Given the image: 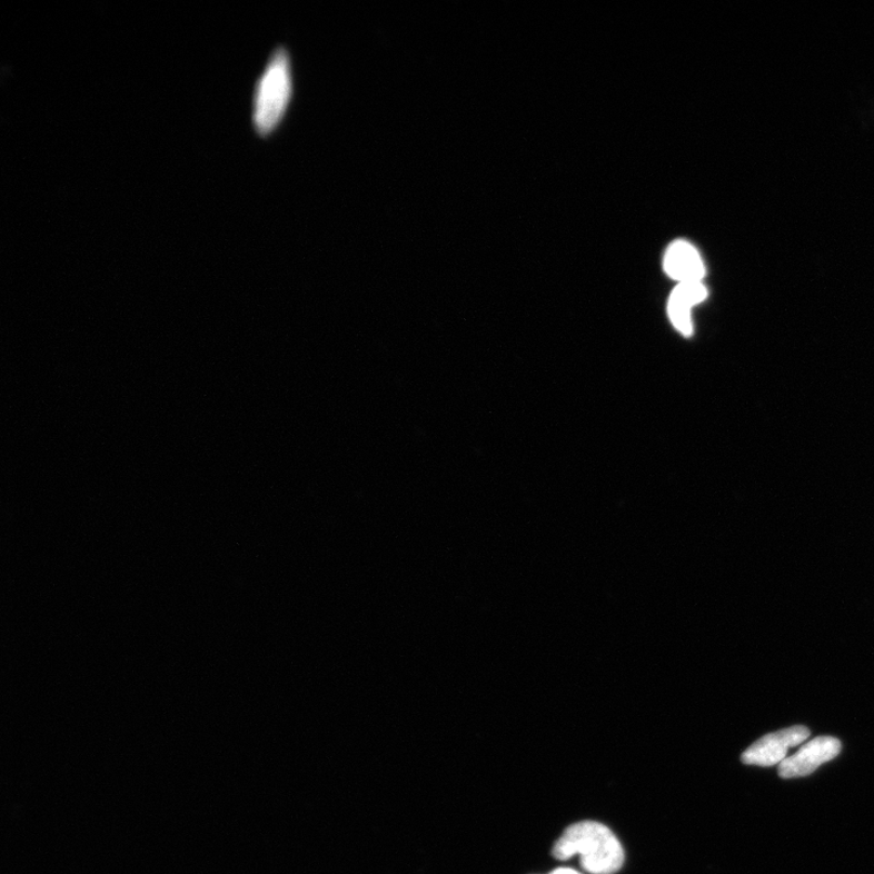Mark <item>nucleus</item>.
I'll return each instance as SVG.
<instances>
[{"label": "nucleus", "mask_w": 874, "mask_h": 874, "mask_svg": "<svg viewBox=\"0 0 874 874\" xmlns=\"http://www.w3.org/2000/svg\"><path fill=\"white\" fill-rule=\"evenodd\" d=\"M576 855L590 874H614L625 864L624 846L613 831L594 821L569 826L553 847V856L560 861Z\"/></svg>", "instance_id": "nucleus-1"}, {"label": "nucleus", "mask_w": 874, "mask_h": 874, "mask_svg": "<svg viewBox=\"0 0 874 874\" xmlns=\"http://www.w3.org/2000/svg\"><path fill=\"white\" fill-rule=\"evenodd\" d=\"M810 736V728L802 725L765 735L743 754V762L747 765L765 767L781 764L786 759L791 748L799 746Z\"/></svg>", "instance_id": "nucleus-3"}, {"label": "nucleus", "mask_w": 874, "mask_h": 874, "mask_svg": "<svg viewBox=\"0 0 874 874\" xmlns=\"http://www.w3.org/2000/svg\"><path fill=\"white\" fill-rule=\"evenodd\" d=\"M666 274L678 284L702 282L706 268L698 250L686 241L673 242L665 255Z\"/></svg>", "instance_id": "nucleus-5"}, {"label": "nucleus", "mask_w": 874, "mask_h": 874, "mask_svg": "<svg viewBox=\"0 0 874 874\" xmlns=\"http://www.w3.org/2000/svg\"><path fill=\"white\" fill-rule=\"evenodd\" d=\"M549 874H580V873L573 868H558L550 872Z\"/></svg>", "instance_id": "nucleus-7"}, {"label": "nucleus", "mask_w": 874, "mask_h": 874, "mask_svg": "<svg viewBox=\"0 0 874 874\" xmlns=\"http://www.w3.org/2000/svg\"><path fill=\"white\" fill-rule=\"evenodd\" d=\"M707 296V288L702 282L678 284L673 290L668 301V315L674 327L684 336L693 335L692 309Z\"/></svg>", "instance_id": "nucleus-6"}, {"label": "nucleus", "mask_w": 874, "mask_h": 874, "mask_svg": "<svg viewBox=\"0 0 874 874\" xmlns=\"http://www.w3.org/2000/svg\"><path fill=\"white\" fill-rule=\"evenodd\" d=\"M841 749L842 744L838 738L830 736L814 738L781 763L778 774L783 778L812 775L821 765L836 758Z\"/></svg>", "instance_id": "nucleus-4"}, {"label": "nucleus", "mask_w": 874, "mask_h": 874, "mask_svg": "<svg viewBox=\"0 0 874 874\" xmlns=\"http://www.w3.org/2000/svg\"><path fill=\"white\" fill-rule=\"evenodd\" d=\"M294 96V75L285 47L274 50L256 86L254 125L260 137H268L280 126Z\"/></svg>", "instance_id": "nucleus-2"}]
</instances>
